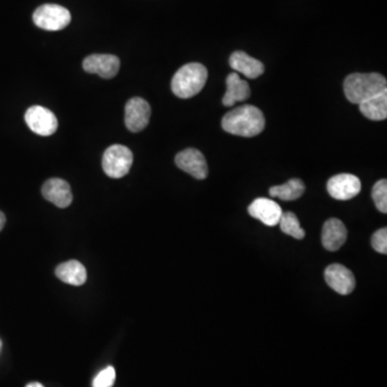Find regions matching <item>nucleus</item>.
Here are the masks:
<instances>
[{
    "instance_id": "aec40b11",
    "label": "nucleus",
    "mask_w": 387,
    "mask_h": 387,
    "mask_svg": "<svg viewBox=\"0 0 387 387\" xmlns=\"http://www.w3.org/2000/svg\"><path fill=\"white\" fill-rule=\"evenodd\" d=\"M280 228L284 234L295 239L305 238L306 232L300 226L298 217L293 212H286L280 219Z\"/></svg>"
},
{
    "instance_id": "a878e982",
    "label": "nucleus",
    "mask_w": 387,
    "mask_h": 387,
    "mask_svg": "<svg viewBox=\"0 0 387 387\" xmlns=\"http://www.w3.org/2000/svg\"><path fill=\"white\" fill-rule=\"evenodd\" d=\"M0 349H1V341H0Z\"/></svg>"
},
{
    "instance_id": "f3484780",
    "label": "nucleus",
    "mask_w": 387,
    "mask_h": 387,
    "mask_svg": "<svg viewBox=\"0 0 387 387\" xmlns=\"http://www.w3.org/2000/svg\"><path fill=\"white\" fill-rule=\"evenodd\" d=\"M55 274L61 281L74 286L83 285L88 278L86 267L78 260H69L58 264Z\"/></svg>"
},
{
    "instance_id": "b1692460",
    "label": "nucleus",
    "mask_w": 387,
    "mask_h": 387,
    "mask_svg": "<svg viewBox=\"0 0 387 387\" xmlns=\"http://www.w3.org/2000/svg\"><path fill=\"white\" fill-rule=\"evenodd\" d=\"M6 224V216L1 211H0V232L3 230V226Z\"/></svg>"
},
{
    "instance_id": "20e7f679",
    "label": "nucleus",
    "mask_w": 387,
    "mask_h": 387,
    "mask_svg": "<svg viewBox=\"0 0 387 387\" xmlns=\"http://www.w3.org/2000/svg\"><path fill=\"white\" fill-rule=\"evenodd\" d=\"M132 161L134 155L127 147L122 144H113L104 152L102 168L108 177L120 179L129 173Z\"/></svg>"
},
{
    "instance_id": "6ab92c4d",
    "label": "nucleus",
    "mask_w": 387,
    "mask_h": 387,
    "mask_svg": "<svg viewBox=\"0 0 387 387\" xmlns=\"http://www.w3.org/2000/svg\"><path fill=\"white\" fill-rule=\"evenodd\" d=\"M305 183L300 179H292L283 185H276L269 189L272 197H276L284 201L296 200L305 193Z\"/></svg>"
},
{
    "instance_id": "39448f33",
    "label": "nucleus",
    "mask_w": 387,
    "mask_h": 387,
    "mask_svg": "<svg viewBox=\"0 0 387 387\" xmlns=\"http://www.w3.org/2000/svg\"><path fill=\"white\" fill-rule=\"evenodd\" d=\"M33 23L39 29L49 31H62L71 22L70 12L58 5H42L33 12Z\"/></svg>"
},
{
    "instance_id": "f03ea898",
    "label": "nucleus",
    "mask_w": 387,
    "mask_h": 387,
    "mask_svg": "<svg viewBox=\"0 0 387 387\" xmlns=\"http://www.w3.org/2000/svg\"><path fill=\"white\" fill-rule=\"evenodd\" d=\"M343 88L347 100L359 104L386 90L387 82L380 74H353L347 77Z\"/></svg>"
},
{
    "instance_id": "7ed1b4c3",
    "label": "nucleus",
    "mask_w": 387,
    "mask_h": 387,
    "mask_svg": "<svg viewBox=\"0 0 387 387\" xmlns=\"http://www.w3.org/2000/svg\"><path fill=\"white\" fill-rule=\"evenodd\" d=\"M208 70L199 63L184 65L177 71L171 81L173 94L182 100L196 96L205 88Z\"/></svg>"
},
{
    "instance_id": "ddd939ff",
    "label": "nucleus",
    "mask_w": 387,
    "mask_h": 387,
    "mask_svg": "<svg viewBox=\"0 0 387 387\" xmlns=\"http://www.w3.org/2000/svg\"><path fill=\"white\" fill-rule=\"evenodd\" d=\"M42 195L58 208H67L72 203L70 185L62 179H50L42 187Z\"/></svg>"
},
{
    "instance_id": "f257e3e1",
    "label": "nucleus",
    "mask_w": 387,
    "mask_h": 387,
    "mask_svg": "<svg viewBox=\"0 0 387 387\" xmlns=\"http://www.w3.org/2000/svg\"><path fill=\"white\" fill-rule=\"evenodd\" d=\"M225 132L241 137H255L264 128V116L260 109L246 104L225 114L222 120Z\"/></svg>"
},
{
    "instance_id": "423d86ee",
    "label": "nucleus",
    "mask_w": 387,
    "mask_h": 387,
    "mask_svg": "<svg viewBox=\"0 0 387 387\" xmlns=\"http://www.w3.org/2000/svg\"><path fill=\"white\" fill-rule=\"evenodd\" d=\"M25 122L31 132L42 137L53 135L58 127L56 116L49 109L33 106L25 113Z\"/></svg>"
},
{
    "instance_id": "0eeeda50",
    "label": "nucleus",
    "mask_w": 387,
    "mask_h": 387,
    "mask_svg": "<svg viewBox=\"0 0 387 387\" xmlns=\"http://www.w3.org/2000/svg\"><path fill=\"white\" fill-rule=\"evenodd\" d=\"M151 106L147 100L134 97L125 106V125L130 132H139L149 125Z\"/></svg>"
},
{
    "instance_id": "2eb2a0df",
    "label": "nucleus",
    "mask_w": 387,
    "mask_h": 387,
    "mask_svg": "<svg viewBox=\"0 0 387 387\" xmlns=\"http://www.w3.org/2000/svg\"><path fill=\"white\" fill-rule=\"evenodd\" d=\"M229 65L237 72L244 74L248 79L258 78L264 72L262 62L242 51H236L230 55Z\"/></svg>"
},
{
    "instance_id": "9b49d317",
    "label": "nucleus",
    "mask_w": 387,
    "mask_h": 387,
    "mask_svg": "<svg viewBox=\"0 0 387 387\" xmlns=\"http://www.w3.org/2000/svg\"><path fill=\"white\" fill-rule=\"evenodd\" d=\"M120 59L116 55L93 54L83 62V68L88 74H96L104 79H112L120 70Z\"/></svg>"
},
{
    "instance_id": "a211bd4d",
    "label": "nucleus",
    "mask_w": 387,
    "mask_h": 387,
    "mask_svg": "<svg viewBox=\"0 0 387 387\" xmlns=\"http://www.w3.org/2000/svg\"><path fill=\"white\" fill-rule=\"evenodd\" d=\"M363 116L371 120H383L387 118V90L366 102L358 104Z\"/></svg>"
},
{
    "instance_id": "dca6fc26",
    "label": "nucleus",
    "mask_w": 387,
    "mask_h": 387,
    "mask_svg": "<svg viewBox=\"0 0 387 387\" xmlns=\"http://www.w3.org/2000/svg\"><path fill=\"white\" fill-rule=\"evenodd\" d=\"M227 90L223 97V104L232 106L239 102H244L251 95V88L246 81L242 80L237 72L228 74L226 79Z\"/></svg>"
},
{
    "instance_id": "5701e85b",
    "label": "nucleus",
    "mask_w": 387,
    "mask_h": 387,
    "mask_svg": "<svg viewBox=\"0 0 387 387\" xmlns=\"http://www.w3.org/2000/svg\"><path fill=\"white\" fill-rule=\"evenodd\" d=\"M371 246L374 250L381 254H387V229L386 227L384 228L379 229L374 234L372 235V238H371Z\"/></svg>"
},
{
    "instance_id": "393cba45",
    "label": "nucleus",
    "mask_w": 387,
    "mask_h": 387,
    "mask_svg": "<svg viewBox=\"0 0 387 387\" xmlns=\"http://www.w3.org/2000/svg\"><path fill=\"white\" fill-rule=\"evenodd\" d=\"M26 387H45V386H43V385L39 382H31L29 383V384H27Z\"/></svg>"
},
{
    "instance_id": "6e6552de",
    "label": "nucleus",
    "mask_w": 387,
    "mask_h": 387,
    "mask_svg": "<svg viewBox=\"0 0 387 387\" xmlns=\"http://www.w3.org/2000/svg\"><path fill=\"white\" fill-rule=\"evenodd\" d=\"M361 180L351 173H340L329 179L327 191L337 200H349L361 193Z\"/></svg>"
},
{
    "instance_id": "1a4fd4ad",
    "label": "nucleus",
    "mask_w": 387,
    "mask_h": 387,
    "mask_svg": "<svg viewBox=\"0 0 387 387\" xmlns=\"http://www.w3.org/2000/svg\"><path fill=\"white\" fill-rule=\"evenodd\" d=\"M325 281L340 295H349L356 286L354 274L343 264H329L325 270Z\"/></svg>"
},
{
    "instance_id": "412c9836",
    "label": "nucleus",
    "mask_w": 387,
    "mask_h": 387,
    "mask_svg": "<svg viewBox=\"0 0 387 387\" xmlns=\"http://www.w3.org/2000/svg\"><path fill=\"white\" fill-rule=\"evenodd\" d=\"M372 199L380 212L387 213V181L380 180L372 189Z\"/></svg>"
},
{
    "instance_id": "9d476101",
    "label": "nucleus",
    "mask_w": 387,
    "mask_h": 387,
    "mask_svg": "<svg viewBox=\"0 0 387 387\" xmlns=\"http://www.w3.org/2000/svg\"><path fill=\"white\" fill-rule=\"evenodd\" d=\"M175 165L195 179L208 177L209 169L205 156L196 149H187L175 156Z\"/></svg>"
},
{
    "instance_id": "f8f14e48",
    "label": "nucleus",
    "mask_w": 387,
    "mask_h": 387,
    "mask_svg": "<svg viewBox=\"0 0 387 387\" xmlns=\"http://www.w3.org/2000/svg\"><path fill=\"white\" fill-rule=\"evenodd\" d=\"M248 214L267 226L279 224L283 211L276 201L268 198H258L248 205Z\"/></svg>"
},
{
    "instance_id": "4468645a",
    "label": "nucleus",
    "mask_w": 387,
    "mask_h": 387,
    "mask_svg": "<svg viewBox=\"0 0 387 387\" xmlns=\"http://www.w3.org/2000/svg\"><path fill=\"white\" fill-rule=\"evenodd\" d=\"M347 230L345 225L338 219L326 221L322 230V244L324 248L331 252L339 250L345 244Z\"/></svg>"
},
{
    "instance_id": "4be33fe9",
    "label": "nucleus",
    "mask_w": 387,
    "mask_h": 387,
    "mask_svg": "<svg viewBox=\"0 0 387 387\" xmlns=\"http://www.w3.org/2000/svg\"><path fill=\"white\" fill-rule=\"evenodd\" d=\"M116 369L111 366L106 367L95 377L93 387H112L116 382Z\"/></svg>"
}]
</instances>
